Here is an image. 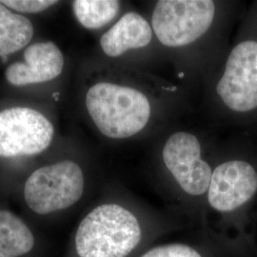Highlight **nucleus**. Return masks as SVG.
Here are the masks:
<instances>
[{
    "label": "nucleus",
    "mask_w": 257,
    "mask_h": 257,
    "mask_svg": "<svg viewBox=\"0 0 257 257\" xmlns=\"http://www.w3.org/2000/svg\"><path fill=\"white\" fill-rule=\"evenodd\" d=\"M238 2L158 0L149 19L158 43L187 80L207 79L229 50Z\"/></svg>",
    "instance_id": "nucleus-1"
},
{
    "label": "nucleus",
    "mask_w": 257,
    "mask_h": 257,
    "mask_svg": "<svg viewBox=\"0 0 257 257\" xmlns=\"http://www.w3.org/2000/svg\"><path fill=\"white\" fill-rule=\"evenodd\" d=\"M184 101L183 87L150 72L128 69L123 78L92 83L84 104L102 136L131 140L163 131Z\"/></svg>",
    "instance_id": "nucleus-2"
},
{
    "label": "nucleus",
    "mask_w": 257,
    "mask_h": 257,
    "mask_svg": "<svg viewBox=\"0 0 257 257\" xmlns=\"http://www.w3.org/2000/svg\"><path fill=\"white\" fill-rule=\"evenodd\" d=\"M207 81L210 102L221 119L241 127L257 119V1L246 11L234 41Z\"/></svg>",
    "instance_id": "nucleus-3"
},
{
    "label": "nucleus",
    "mask_w": 257,
    "mask_h": 257,
    "mask_svg": "<svg viewBox=\"0 0 257 257\" xmlns=\"http://www.w3.org/2000/svg\"><path fill=\"white\" fill-rule=\"evenodd\" d=\"M225 155L213 168L207 199L221 213L246 209L257 196L256 148L248 139L231 141L223 147Z\"/></svg>",
    "instance_id": "nucleus-4"
},
{
    "label": "nucleus",
    "mask_w": 257,
    "mask_h": 257,
    "mask_svg": "<svg viewBox=\"0 0 257 257\" xmlns=\"http://www.w3.org/2000/svg\"><path fill=\"white\" fill-rule=\"evenodd\" d=\"M140 239L137 216L121 205L107 203L83 218L76 231L75 246L80 257H126Z\"/></svg>",
    "instance_id": "nucleus-5"
},
{
    "label": "nucleus",
    "mask_w": 257,
    "mask_h": 257,
    "mask_svg": "<svg viewBox=\"0 0 257 257\" xmlns=\"http://www.w3.org/2000/svg\"><path fill=\"white\" fill-rule=\"evenodd\" d=\"M161 134L155 150L176 185L191 196L208 193L213 169L207 157L212 149L207 138L189 128H164Z\"/></svg>",
    "instance_id": "nucleus-6"
},
{
    "label": "nucleus",
    "mask_w": 257,
    "mask_h": 257,
    "mask_svg": "<svg viewBox=\"0 0 257 257\" xmlns=\"http://www.w3.org/2000/svg\"><path fill=\"white\" fill-rule=\"evenodd\" d=\"M102 53L112 59L125 58L131 69L151 72L154 65L167 58L156 39L149 17L128 11L100 37Z\"/></svg>",
    "instance_id": "nucleus-7"
},
{
    "label": "nucleus",
    "mask_w": 257,
    "mask_h": 257,
    "mask_svg": "<svg viewBox=\"0 0 257 257\" xmlns=\"http://www.w3.org/2000/svg\"><path fill=\"white\" fill-rule=\"evenodd\" d=\"M84 188L81 167L72 160H63L41 167L30 175L24 197L30 209L38 214H48L78 202Z\"/></svg>",
    "instance_id": "nucleus-8"
},
{
    "label": "nucleus",
    "mask_w": 257,
    "mask_h": 257,
    "mask_svg": "<svg viewBox=\"0 0 257 257\" xmlns=\"http://www.w3.org/2000/svg\"><path fill=\"white\" fill-rule=\"evenodd\" d=\"M55 128L40 111L16 107L0 111V157L42 153L53 141Z\"/></svg>",
    "instance_id": "nucleus-9"
},
{
    "label": "nucleus",
    "mask_w": 257,
    "mask_h": 257,
    "mask_svg": "<svg viewBox=\"0 0 257 257\" xmlns=\"http://www.w3.org/2000/svg\"><path fill=\"white\" fill-rule=\"evenodd\" d=\"M24 62L10 65L5 72L8 82L15 86L48 82L59 76L64 68V56L55 43L37 42L24 52Z\"/></svg>",
    "instance_id": "nucleus-10"
},
{
    "label": "nucleus",
    "mask_w": 257,
    "mask_h": 257,
    "mask_svg": "<svg viewBox=\"0 0 257 257\" xmlns=\"http://www.w3.org/2000/svg\"><path fill=\"white\" fill-rule=\"evenodd\" d=\"M34 26L26 17L14 13L0 2V57L25 48L34 37Z\"/></svg>",
    "instance_id": "nucleus-11"
},
{
    "label": "nucleus",
    "mask_w": 257,
    "mask_h": 257,
    "mask_svg": "<svg viewBox=\"0 0 257 257\" xmlns=\"http://www.w3.org/2000/svg\"><path fill=\"white\" fill-rule=\"evenodd\" d=\"M35 245L27 225L13 212L0 211V257L24 255Z\"/></svg>",
    "instance_id": "nucleus-12"
},
{
    "label": "nucleus",
    "mask_w": 257,
    "mask_h": 257,
    "mask_svg": "<svg viewBox=\"0 0 257 257\" xmlns=\"http://www.w3.org/2000/svg\"><path fill=\"white\" fill-rule=\"evenodd\" d=\"M122 2L117 0H75L73 12L79 24L87 30H99L119 16Z\"/></svg>",
    "instance_id": "nucleus-13"
},
{
    "label": "nucleus",
    "mask_w": 257,
    "mask_h": 257,
    "mask_svg": "<svg viewBox=\"0 0 257 257\" xmlns=\"http://www.w3.org/2000/svg\"><path fill=\"white\" fill-rule=\"evenodd\" d=\"M0 2L12 11L26 14L41 13L58 3L54 0H4Z\"/></svg>",
    "instance_id": "nucleus-14"
},
{
    "label": "nucleus",
    "mask_w": 257,
    "mask_h": 257,
    "mask_svg": "<svg viewBox=\"0 0 257 257\" xmlns=\"http://www.w3.org/2000/svg\"><path fill=\"white\" fill-rule=\"evenodd\" d=\"M142 257H202L194 248L183 244H171L152 248Z\"/></svg>",
    "instance_id": "nucleus-15"
}]
</instances>
